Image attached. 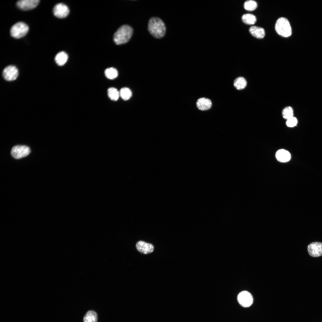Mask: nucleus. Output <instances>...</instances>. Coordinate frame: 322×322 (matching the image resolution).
Instances as JSON below:
<instances>
[{
	"label": "nucleus",
	"mask_w": 322,
	"mask_h": 322,
	"mask_svg": "<svg viewBox=\"0 0 322 322\" xmlns=\"http://www.w3.org/2000/svg\"><path fill=\"white\" fill-rule=\"evenodd\" d=\"M39 0H21L16 3L17 6L24 10H28L36 7L38 4Z\"/></svg>",
	"instance_id": "obj_10"
},
{
	"label": "nucleus",
	"mask_w": 322,
	"mask_h": 322,
	"mask_svg": "<svg viewBox=\"0 0 322 322\" xmlns=\"http://www.w3.org/2000/svg\"><path fill=\"white\" fill-rule=\"evenodd\" d=\"M275 157L278 161L282 162L289 161L291 157L290 153L284 149H280L277 151L275 153Z\"/></svg>",
	"instance_id": "obj_12"
},
{
	"label": "nucleus",
	"mask_w": 322,
	"mask_h": 322,
	"mask_svg": "<svg viewBox=\"0 0 322 322\" xmlns=\"http://www.w3.org/2000/svg\"><path fill=\"white\" fill-rule=\"evenodd\" d=\"M18 74L17 68L15 66L9 65L6 67L3 72L4 78L8 81H12L16 79Z\"/></svg>",
	"instance_id": "obj_7"
},
{
	"label": "nucleus",
	"mask_w": 322,
	"mask_h": 322,
	"mask_svg": "<svg viewBox=\"0 0 322 322\" xmlns=\"http://www.w3.org/2000/svg\"><path fill=\"white\" fill-rule=\"evenodd\" d=\"M133 33V30L131 26L127 25H123L114 33V41L117 45L126 43L130 40Z\"/></svg>",
	"instance_id": "obj_2"
},
{
	"label": "nucleus",
	"mask_w": 322,
	"mask_h": 322,
	"mask_svg": "<svg viewBox=\"0 0 322 322\" xmlns=\"http://www.w3.org/2000/svg\"><path fill=\"white\" fill-rule=\"evenodd\" d=\"M30 152V148L27 146L16 145L12 148L11 154L14 158L18 159L26 157Z\"/></svg>",
	"instance_id": "obj_5"
},
{
	"label": "nucleus",
	"mask_w": 322,
	"mask_h": 322,
	"mask_svg": "<svg viewBox=\"0 0 322 322\" xmlns=\"http://www.w3.org/2000/svg\"><path fill=\"white\" fill-rule=\"evenodd\" d=\"M136 246L138 251L143 254L150 253L152 252L154 249L152 244L141 241L138 242Z\"/></svg>",
	"instance_id": "obj_11"
},
{
	"label": "nucleus",
	"mask_w": 322,
	"mask_h": 322,
	"mask_svg": "<svg viewBox=\"0 0 322 322\" xmlns=\"http://www.w3.org/2000/svg\"><path fill=\"white\" fill-rule=\"evenodd\" d=\"M107 92L109 97L112 100H117L120 96L119 92L114 88H109Z\"/></svg>",
	"instance_id": "obj_19"
},
{
	"label": "nucleus",
	"mask_w": 322,
	"mask_h": 322,
	"mask_svg": "<svg viewBox=\"0 0 322 322\" xmlns=\"http://www.w3.org/2000/svg\"><path fill=\"white\" fill-rule=\"evenodd\" d=\"M53 12L56 17L59 18H64L69 15V10L66 5L62 3H59L54 6Z\"/></svg>",
	"instance_id": "obj_8"
},
{
	"label": "nucleus",
	"mask_w": 322,
	"mask_h": 322,
	"mask_svg": "<svg viewBox=\"0 0 322 322\" xmlns=\"http://www.w3.org/2000/svg\"><path fill=\"white\" fill-rule=\"evenodd\" d=\"M68 58L67 54L64 52L61 51L56 54L55 57V60L57 64L62 66L66 63Z\"/></svg>",
	"instance_id": "obj_15"
},
{
	"label": "nucleus",
	"mask_w": 322,
	"mask_h": 322,
	"mask_svg": "<svg viewBox=\"0 0 322 322\" xmlns=\"http://www.w3.org/2000/svg\"><path fill=\"white\" fill-rule=\"evenodd\" d=\"M297 123V119L293 116L287 120L286 124L288 127H293L295 126Z\"/></svg>",
	"instance_id": "obj_24"
},
{
	"label": "nucleus",
	"mask_w": 322,
	"mask_h": 322,
	"mask_svg": "<svg viewBox=\"0 0 322 322\" xmlns=\"http://www.w3.org/2000/svg\"><path fill=\"white\" fill-rule=\"evenodd\" d=\"M212 105L211 101L208 98L202 97L199 99L196 103L197 108L202 111H205L210 108Z\"/></svg>",
	"instance_id": "obj_13"
},
{
	"label": "nucleus",
	"mask_w": 322,
	"mask_h": 322,
	"mask_svg": "<svg viewBox=\"0 0 322 322\" xmlns=\"http://www.w3.org/2000/svg\"><path fill=\"white\" fill-rule=\"evenodd\" d=\"M233 85L236 89L241 90L246 87L247 85V81L244 77L240 76L237 77L234 80Z\"/></svg>",
	"instance_id": "obj_16"
},
{
	"label": "nucleus",
	"mask_w": 322,
	"mask_h": 322,
	"mask_svg": "<svg viewBox=\"0 0 322 322\" xmlns=\"http://www.w3.org/2000/svg\"><path fill=\"white\" fill-rule=\"evenodd\" d=\"M249 31L252 35L257 38H263L265 35L264 29L262 27L258 26H251L250 28Z\"/></svg>",
	"instance_id": "obj_14"
},
{
	"label": "nucleus",
	"mask_w": 322,
	"mask_h": 322,
	"mask_svg": "<svg viewBox=\"0 0 322 322\" xmlns=\"http://www.w3.org/2000/svg\"><path fill=\"white\" fill-rule=\"evenodd\" d=\"M148 29L150 34L154 37L159 38L165 35L166 27L162 21L157 17H152L149 20Z\"/></svg>",
	"instance_id": "obj_1"
},
{
	"label": "nucleus",
	"mask_w": 322,
	"mask_h": 322,
	"mask_svg": "<svg viewBox=\"0 0 322 322\" xmlns=\"http://www.w3.org/2000/svg\"><path fill=\"white\" fill-rule=\"evenodd\" d=\"M242 19L244 23L248 25L254 24L256 21L255 16L250 13L244 14L242 17Z\"/></svg>",
	"instance_id": "obj_18"
},
{
	"label": "nucleus",
	"mask_w": 322,
	"mask_h": 322,
	"mask_svg": "<svg viewBox=\"0 0 322 322\" xmlns=\"http://www.w3.org/2000/svg\"><path fill=\"white\" fill-rule=\"evenodd\" d=\"M307 250L310 256L318 257L322 255V243L314 242L310 243L308 246Z\"/></svg>",
	"instance_id": "obj_9"
},
{
	"label": "nucleus",
	"mask_w": 322,
	"mask_h": 322,
	"mask_svg": "<svg viewBox=\"0 0 322 322\" xmlns=\"http://www.w3.org/2000/svg\"><path fill=\"white\" fill-rule=\"evenodd\" d=\"M120 96L123 100H127L131 97L132 92L131 90L127 87H123L119 91Z\"/></svg>",
	"instance_id": "obj_21"
},
{
	"label": "nucleus",
	"mask_w": 322,
	"mask_h": 322,
	"mask_svg": "<svg viewBox=\"0 0 322 322\" xmlns=\"http://www.w3.org/2000/svg\"><path fill=\"white\" fill-rule=\"evenodd\" d=\"M28 25L22 22H18L14 24L10 30L11 36L16 38H19L25 36L28 32Z\"/></svg>",
	"instance_id": "obj_4"
},
{
	"label": "nucleus",
	"mask_w": 322,
	"mask_h": 322,
	"mask_svg": "<svg viewBox=\"0 0 322 322\" xmlns=\"http://www.w3.org/2000/svg\"><path fill=\"white\" fill-rule=\"evenodd\" d=\"M237 298L239 303L243 307H249L253 303L252 295L247 291H242L240 292L237 296Z\"/></svg>",
	"instance_id": "obj_6"
},
{
	"label": "nucleus",
	"mask_w": 322,
	"mask_h": 322,
	"mask_svg": "<svg viewBox=\"0 0 322 322\" xmlns=\"http://www.w3.org/2000/svg\"><path fill=\"white\" fill-rule=\"evenodd\" d=\"M282 114L283 117L287 120L293 117V109L290 106H286L283 109Z\"/></svg>",
	"instance_id": "obj_22"
},
{
	"label": "nucleus",
	"mask_w": 322,
	"mask_h": 322,
	"mask_svg": "<svg viewBox=\"0 0 322 322\" xmlns=\"http://www.w3.org/2000/svg\"><path fill=\"white\" fill-rule=\"evenodd\" d=\"M105 74L106 77L110 79H113L117 77L118 73L116 69L113 67H110L106 69L105 71Z\"/></svg>",
	"instance_id": "obj_20"
},
{
	"label": "nucleus",
	"mask_w": 322,
	"mask_h": 322,
	"mask_svg": "<svg viewBox=\"0 0 322 322\" xmlns=\"http://www.w3.org/2000/svg\"><path fill=\"white\" fill-rule=\"evenodd\" d=\"M244 6L246 10L248 11H252L257 7V4L255 1L248 0L244 2Z\"/></svg>",
	"instance_id": "obj_23"
},
{
	"label": "nucleus",
	"mask_w": 322,
	"mask_h": 322,
	"mask_svg": "<svg viewBox=\"0 0 322 322\" xmlns=\"http://www.w3.org/2000/svg\"><path fill=\"white\" fill-rule=\"evenodd\" d=\"M275 29L277 33L284 37H288L292 34V29L290 23L286 18L281 17L277 20Z\"/></svg>",
	"instance_id": "obj_3"
},
{
	"label": "nucleus",
	"mask_w": 322,
	"mask_h": 322,
	"mask_svg": "<svg viewBox=\"0 0 322 322\" xmlns=\"http://www.w3.org/2000/svg\"><path fill=\"white\" fill-rule=\"evenodd\" d=\"M97 313L94 311H88L84 315L83 322H97Z\"/></svg>",
	"instance_id": "obj_17"
}]
</instances>
